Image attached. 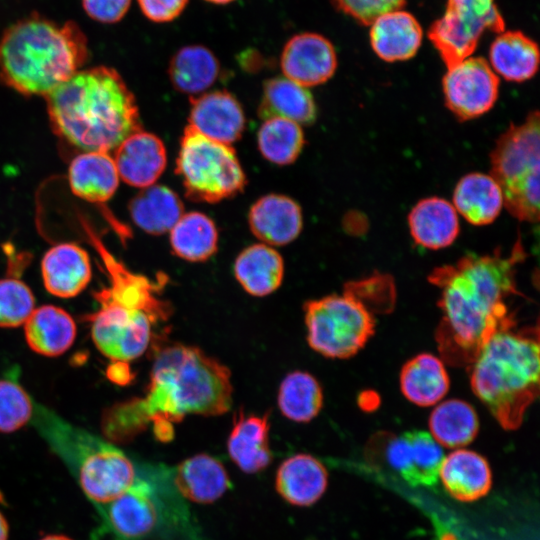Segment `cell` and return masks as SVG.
<instances>
[{
	"instance_id": "cell-1",
	"label": "cell",
	"mask_w": 540,
	"mask_h": 540,
	"mask_svg": "<svg viewBox=\"0 0 540 540\" xmlns=\"http://www.w3.org/2000/svg\"><path fill=\"white\" fill-rule=\"evenodd\" d=\"M525 258L518 238L509 255L500 250L467 254L429 274L428 281L440 291L435 339L444 363L470 367L495 334L516 327L508 301L524 297L517 289L516 271Z\"/></svg>"
},
{
	"instance_id": "cell-2",
	"label": "cell",
	"mask_w": 540,
	"mask_h": 540,
	"mask_svg": "<svg viewBox=\"0 0 540 540\" xmlns=\"http://www.w3.org/2000/svg\"><path fill=\"white\" fill-rule=\"evenodd\" d=\"M53 132L82 152H107L142 130L136 99L113 68L79 70L45 96Z\"/></svg>"
},
{
	"instance_id": "cell-3",
	"label": "cell",
	"mask_w": 540,
	"mask_h": 540,
	"mask_svg": "<svg viewBox=\"0 0 540 540\" xmlns=\"http://www.w3.org/2000/svg\"><path fill=\"white\" fill-rule=\"evenodd\" d=\"M88 58L87 39L73 21L58 25L32 15L8 27L0 39V79L25 96H46Z\"/></svg>"
},
{
	"instance_id": "cell-4",
	"label": "cell",
	"mask_w": 540,
	"mask_h": 540,
	"mask_svg": "<svg viewBox=\"0 0 540 540\" xmlns=\"http://www.w3.org/2000/svg\"><path fill=\"white\" fill-rule=\"evenodd\" d=\"M539 329L498 332L471 368L473 393L505 430L518 429L539 394Z\"/></svg>"
},
{
	"instance_id": "cell-5",
	"label": "cell",
	"mask_w": 540,
	"mask_h": 540,
	"mask_svg": "<svg viewBox=\"0 0 540 540\" xmlns=\"http://www.w3.org/2000/svg\"><path fill=\"white\" fill-rule=\"evenodd\" d=\"M229 369L195 346L180 343L158 351L144 406L150 418L178 422L186 414L218 416L232 406Z\"/></svg>"
},
{
	"instance_id": "cell-6",
	"label": "cell",
	"mask_w": 540,
	"mask_h": 540,
	"mask_svg": "<svg viewBox=\"0 0 540 540\" xmlns=\"http://www.w3.org/2000/svg\"><path fill=\"white\" fill-rule=\"evenodd\" d=\"M387 275L347 283L342 294L308 300L303 306L309 346L324 357L347 359L365 347L375 333L378 301L388 300Z\"/></svg>"
},
{
	"instance_id": "cell-7",
	"label": "cell",
	"mask_w": 540,
	"mask_h": 540,
	"mask_svg": "<svg viewBox=\"0 0 540 540\" xmlns=\"http://www.w3.org/2000/svg\"><path fill=\"white\" fill-rule=\"evenodd\" d=\"M41 414L50 443L75 466L79 486L89 500L105 506L134 483L135 467L122 450L44 411Z\"/></svg>"
},
{
	"instance_id": "cell-8",
	"label": "cell",
	"mask_w": 540,
	"mask_h": 540,
	"mask_svg": "<svg viewBox=\"0 0 540 540\" xmlns=\"http://www.w3.org/2000/svg\"><path fill=\"white\" fill-rule=\"evenodd\" d=\"M537 110L500 135L490 154L491 176L498 183L504 206L517 220H539L540 122Z\"/></svg>"
},
{
	"instance_id": "cell-9",
	"label": "cell",
	"mask_w": 540,
	"mask_h": 540,
	"mask_svg": "<svg viewBox=\"0 0 540 540\" xmlns=\"http://www.w3.org/2000/svg\"><path fill=\"white\" fill-rule=\"evenodd\" d=\"M175 171L186 197L197 202L235 197L247 182L233 147L205 137L190 125L181 137Z\"/></svg>"
},
{
	"instance_id": "cell-10",
	"label": "cell",
	"mask_w": 540,
	"mask_h": 540,
	"mask_svg": "<svg viewBox=\"0 0 540 540\" xmlns=\"http://www.w3.org/2000/svg\"><path fill=\"white\" fill-rule=\"evenodd\" d=\"M504 19L495 0H448L442 17L428 36L447 67L472 55L486 31H504Z\"/></svg>"
},
{
	"instance_id": "cell-11",
	"label": "cell",
	"mask_w": 540,
	"mask_h": 540,
	"mask_svg": "<svg viewBox=\"0 0 540 540\" xmlns=\"http://www.w3.org/2000/svg\"><path fill=\"white\" fill-rule=\"evenodd\" d=\"M90 316L91 335L96 348L112 361L128 362L141 356L151 336V319L143 311L111 301Z\"/></svg>"
},
{
	"instance_id": "cell-12",
	"label": "cell",
	"mask_w": 540,
	"mask_h": 540,
	"mask_svg": "<svg viewBox=\"0 0 540 540\" xmlns=\"http://www.w3.org/2000/svg\"><path fill=\"white\" fill-rule=\"evenodd\" d=\"M445 105L460 121L487 113L499 93V78L481 57H468L447 67L442 82Z\"/></svg>"
},
{
	"instance_id": "cell-13",
	"label": "cell",
	"mask_w": 540,
	"mask_h": 540,
	"mask_svg": "<svg viewBox=\"0 0 540 540\" xmlns=\"http://www.w3.org/2000/svg\"><path fill=\"white\" fill-rule=\"evenodd\" d=\"M384 456L406 482L413 486H434L444 459L441 446L430 433L420 430L399 435H382Z\"/></svg>"
},
{
	"instance_id": "cell-14",
	"label": "cell",
	"mask_w": 540,
	"mask_h": 540,
	"mask_svg": "<svg viewBox=\"0 0 540 540\" xmlns=\"http://www.w3.org/2000/svg\"><path fill=\"white\" fill-rule=\"evenodd\" d=\"M280 67L287 79L307 88L323 84L334 75L337 56L327 38L305 32L286 42L280 56Z\"/></svg>"
},
{
	"instance_id": "cell-15",
	"label": "cell",
	"mask_w": 540,
	"mask_h": 540,
	"mask_svg": "<svg viewBox=\"0 0 540 540\" xmlns=\"http://www.w3.org/2000/svg\"><path fill=\"white\" fill-rule=\"evenodd\" d=\"M105 506L103 524L115 540H140L154 530L159 519L154 490L142 479Z\"/></svg>"
},
{
	"instance_id": "cell-16",
	"label": "cell",
	"mask_w": 540,
	"mask_h": 540,
	"mask_svg": "<svg viewBox=\"0 0 540 540\" xmlns=\"http://www.w3.org/2000/svg\"><path fill=\"white\" fill-rule=\"evenodd\" d=\"M89 235L103 259L111 280V286L98 294L99 302L111 301L143 311L150 317L152 323L166 319L170 308L154 295L156 287L146 277L131 272L115 259L94 234L89 232Z\"/></svg>"
},
{
	"instance_id": "cell-17",
	"label": "cell",
	"mask_w": 540,
	"mask_h": 540,
	"mask_svg": "<svg viewBox=\"0 0 540 540\" xmlns=\"http://www.w3.org/2000/svg\"><path fill=\"white\" fill-rule=\"evenodd\" d=\"M189 124L205 137L230 145L245 129V115L239 101L229 92L218 90L191 97Z\"/></svg>"
},
{
	"instance_id": "cell-18",
	"label": "cell",
	"mask_w": 540,
	"mask_h": 540,
	"mask_svg": "<svg viewBox=\"0 0 540 540\" xmlns=\"http://www.w3.org/2000/svg\"><path fill=\"white\" fill-rule=\"evenodd\" d=\"M113 159L119 178L143 189L154 185L161 176L167 164V153L158 136L139 130L117 146Z\"/></svg>"
},
{
	"instance_id": "cell-19",
	"label": "cell",
	"mask_w": 540,
	"mask_h": 540,
	"mask_svg": "<svg viewBox=\"0 0 540 540\" xmlns=\"http://www.w3.org/2000/svg\"><path fill=\"white\" fill-rule=\"evenodd\" d=\"M41 275L50 294L60 298L75 297L92 278L90 257L77 244H56L46 251L41 260Z\"/></svg>"
},
{
	"instance_id": "cell-20",
	"label": "cell",
	"mask_w": 540,
	"mask_h": 540,
	"mask_svg": "<svg viewBox=\"0 0 540 540\" xmlns=\"http://www.w3.org/2000/svg\"><path fill=\"white\" fill-rule=\"evenodd\" d=\"M248 223L251 232L263 243L282 246L300 234L302 210L296 201L285 195L268 194L251 206Z\"/></svg>"
},
{
	"instance_id": "cell-21",
	"label": "cell",
	"mask_w": 540,
	"mask_h": 540,
	"mask_svg": "<svg viewBox=\"0 0 540 540\" xmlns=\"http://www.w3.org/2000/svg\"><path fill=\"white\" fill-rule=\"evenodd\" d=\"M327 485L325 466L310 454L298 453L288 457L276 472L277 493L294 506H311L322 497Z\"/></svg>"
},
{
	"instance_id": "cell-22",
	"label": "cell",
	"mask_w": 540,
	"mask_h": 540,
	"mask_svg": "<svg viewBox=\"0 0 540 540\" xmlns=\"http://www.w3.org/2000/svg\"><path fill=\"white\" fill-rule=\"evenodd\" d=\"M370 26L371 47L386 62L411 59L421 46V25L412 14L401 9L378 16Z\"/></svg>"
},
{
	"instance_id": "cell-23",
	"label": "cell",
	"mask_w": 540,
	"mask_h": 540,
	"mask_svg": "<svg viewBox=\"0 0 540 540\" xmlns=\"http://www.w3.org/2000/svg\"><path fill=\"white\" fill-rule=\"evenodd\" d=\"M227 450L232 461L243 472L253 474L264 470L272 461L269 414L246 415L243 411L235 414Z\"/></svg>"
},
{
	"instance_id": "cell-24",
	"label": "cell",
	"mask_w": 540,
	"mask_h": 540,
	"mask_svg": "<svg viewBox=\"0 0 540 540\" xmlns=\"http://www.w3.org/2000/svg\"><path fill=\"white\" fill-rule=\"evenodd\" d=\"M408 225L414 242L431 250L450 246L460 231L454 206L436 196L420 200L411 209Z\"/></svg>"
},
{
	"instance_id": "cell-25",
	"label": "cell",
	"mask_w": 540,
	"mask_h": 540,
	"mask_svg": "<svg viewBox=\"0 0 540 540\" xmlns=\"http://www.w3.org/2000/svg\"><path fill=\"white\" fill-rule=\"evenodd\" d=\"M439 477L454 499L472 502L484 497L492 485L487 460L477 452L458 449L444 457Z\"/></svg>"
},
{
	"instance_id": "cell-26",
	"label": "cell",
	"mask_w": 540,
	"mask_h": 540,
	"mask_svg": "<svg viewBox=\"0 0 540 540\" xmlns=\"http://www.w3.org/2000/svg\"><path fill=\"white\" fill-rule=\"evenodd\" d=\"M174 483L183 497L200 504L218 500L231 487L224 465L206 453L182 461L175 469Z\"/></svg>"
},
{
	"instance_id": "cell-27",
	"label": "cell",
	"mask_w": 540,
	"mask_h": 540,
	"mask_svg": "<svg viewBox=\"0 0 540 540\" xmlns=\"http://www.w3.org/2000/svg\"><path fill=\"white\" fill-rule=\"evenodd\" d=\"M114 159L107 152H82L68 168L69 186L74 195L93 203L109 200L119 185Z\"/></svg>"
},
{
	"instance_id": "cell-28",
	"label": "cell",
	"mask_w": 540,
	"mask_h": 540,
	"mask_svg": "<svg viewBox=\"0 0 540 540\" xmlns=\"http://www.w3.org/2000/svg\"><path fill=\"white\" fill-rule=\"evenodd\" d=\"M25 340L35 353L56 357L74 343L77 327L72 316L63 308L43 305L33 310L24 323Z\"/></svg>"
},
{
	"instance_id": "cell-29",
	"label": "cell",
	"mask_w": 540,
	"mask_h": 540,
	"mask_svg": "<svg viewBox=\"0 0 540 540\" xmlns=\"http://www.w3.org/2000/svg\"><path fill=\"white\" fill-rule=\"evenodd\" d=\"M400 389L415 405L437 404L448 392L450 378L441 358L421 353L409 359L400 371Z\"/></svg>"
},
{
	"instance_id": "cell-30",
	"label": "cell",
	"mask_w": 540,
	"mask_h": 540,
	"mask_svg": "<svg viewBox=\"0 0 540 540\" xmlns=\"http://www.w3.org/2000/svg\"><path fill=\"white\" fill-rule=\"evenodd\" d=\"M452 205L469 223L483 226L498 217L504 200L498 183L491 175L473 172L456 184Z\"/></svg>"
},
{
	"instance_id": "cell-31",
	"label": "cell",
	"mask_w": 540,
	"mask_h": 540,
	"mask_svg": "<svg viewBox=\"0 0 540 540\" xmlns=\"http://www.w3.org/2000/svg\"><path fill=\"white\" fill-rule=\"evenodd\" d=\"M258 116L263 120L280 117L308 125L315 122L317 108L306 87L286 77H275L263 84Z\"/></svg>"
},
{
	"instance_id": "cell-32",
	"label": "cell",
	"mask_w": 540,
	"mask_h": 540,
	"mask_svg": "<svg viewBox=\"0 0 540 540\" xmlns=\"http://www.w3.org/2000/svg\"><path fill=\"white\" fill-rule=\"evenodd\" d=\"M234 274L248 294L263 297L281 285L284 277L283 258L266 244H254L246 247L236 257Z\"/></svg>"
},
{
	"instance_id": "cell-33",
	"label": "cell",
	"mask_w": 540,
	"mask_h": 540,
	"mask_svg": "<svg viewBox=\"0 0 540 540\" xmlns=\"http://www.w3.org/2000/svg\"><path fill=\"white\" fill-rule=\"evenodd\" d=\"M489 60L497 76L520 83L537 72L539 49L536 42L522 32L503 31L490 46Z\"/></svg>"
},
{
	"instance_id": "cell-34",
	"label": "cell",
	"mask_w": 540,
	"mask_h": 540,
	"mask_svg": "<svg viewBox=\"0 0 540 540\" xmlns=\"http://www.w3.org/2000/svg\"><path fill=\"white\" fill-rule=\"evenodd\" d=\"M132 221L151 235L170 231L184 214L179 196L164 185L143 188L128 205Z\"/></svg>"
},
{
	"instance_id": "cell-35",
	"label": "cell",
	"mask_w": 540,
	"mask_h": 540,
	"mask_svg": "<svg viewBox=\"0 0 540 540\" xmlns=\"http://www.w3.org/2000/svg\"><path fill=\"white\" fill-rule=\"evenodd\" d=\"M220 72L218 59L202 45L180 48L171 58L168 76L175 90L197 95L217 80Z\"/></svg>"
},
{
	"instance_id": "cell-36",
	"label": "cell",
	"mask_w": 540,
	"mask_h": 540,
	"mask_svg": "<svg viewBox=\"0 0 540 540\" xmlns=\"http://www.w3.org/2000/svg\"><path fill=\"white\" fill-rule=\"evenodd\" d=\"M430 435L447 448H459L471 443L478 434L479 419L466 401L449 399L438 404L429 417Z\"/></svg>"
},
{
	"instance_id": "cell-37",
	"label": "cell",
	"mask_w": 540,
	"mask_h": 540,
	"mask_svg": "<svg viewBox=\"0 0 540 540\" xmlns=\"http://www.w3.org/2000/svg\"><path fill=\"white\" fill-rule=\"evenodd\" d=\"M170 246L179 258L203 262L217 251L218 231L207 215L192 211L183 214L170 230Z\"/></svg>"
},
{
	"instance_id": "cell-38",
	"label": "cell",
	"mask_w": 540,
	"mask_h": 540,
	"mask_svg": "<svg viewBox=\"0 0 540 540\" xmlns=\"http://www.w3.org/2000/svg\"><path fill=\"white\" fill-rule=\"evenodd\" d=\"M277 402L287 419L306 423L314 419L323 406L322 387L310 373L293 371L282 380Z\"/></svg>"
},
{
	"instance_id": "cell-39",
	"label": "cell",
	"mask_w": 540,
	"mask_h": 540,
	"mask_svg": "<svg viewBox=\"0 0 540 540\" xmlns=\"http://www.w3.org/2000/svg\"><path fill=\"white\" fill-rule=\"evenodd\" d=\"M262 156L277 165L292 164L300 155L305 139L299 124L280 117L264 120L257 133Z\"/></svg>"
},
{
	"instance_id": "cell-40",
	"label": "cell",
	"mask_w": 540,
	"mask_h": 540,
	"mask_svg": "<svg viewBox=\"0 0 540 540\" xmlns=\"http://www.w3.org/2000/svg\"><path fill=\"white\" fill-rule=\"evenodd\" d=\"M35 309L32 290L20 279H0V327L14 328L26 322Z\"/></svg>"
},
{
	"instance_id": "cell-41",
	"label": "cell",
	"mask_w": 540,
	"mask_h": 540,
	"mask_svg": "<svg viewBox=\"0 0 540 540\" xmlns=\"http://www.w3.org/2000/svg\"><path fill=\"white\" fill-rule=\"evenodd\" d=\"M31 397L17 382L0 380V432L12 433L24 427L33 417Z\"/></svg>"
},
{
	"instance_id": "cell-42",
	"label": "cell",
	"mask_w": 540,
	"mask_h": 540,
	"mask_svg": "<svg viewBox=\"0 0 540 540\" xmlns=\"http://www.w3.org/2000/svg\"><path fill=\"white\" fill-rule=\"evenodd\" d=\"M149 421L142 399L115 406L104 421V431L109 437L124 441L139 433Z\"/></svg>"
},
{
	"instance_id": "cell-43",
	"label": "cell",
	"mask_w": 540,
	"mask_h": 540,
	"mask_svg": "<svg viewBox=\"0 0 540 540\" xmlns=\"http://www.w3.org/2000/svg\"><path fill=\"white\" fill-rule=\"evenodd\" d=\"M406 0H333L346 15L363 25H370L378 16L401 9Z\"/></svg>"
},
{
	"instance_id": "cell-44",
	"label": "cell",
	"mask_w": 540,
	"mask_h": 540,
	"mask_svg": "<svg viewBox=\"0 0 540 540\" xmlns=\"http://www.w3.org/2000/svg\"><path fill=\"white\" fill-rule=\"evenodd\" d=\"M131 0H82L87 15L102 23H116L127 13Z\"/></svg>"
},
{
	"instance_id": "cell-45",
	"label": "cell",
	"mask_w": 540,
	"mask_h": 540,
	"mask_svg": "<svg viewBox=\"0 0 540 540\" xmlns=\"http://www.w3.org/2000/svg\"><path fill=\"white\" fill-rule=\"evenodd\" d=\"M142 13L156 23L176 19L185 9L188 0H137Z\"/></svg>"
},
{
	"instance_id": "cell-46",
	"label": "cell",
	"mask_w": 540,
	"mask_h": 540,
	"mask_svg": "<svg viewBox=\"0 0 540 540\" xmlns=\"http://www.w3.org/2000/svg\"><path fill=\"white\" fill-rule=\"evenodd\" d=\"M107 377L118 385H126L132 380V373L127 362L113 361L107 367Z\"/></svg>"
},
{
	"instance_id": "cell-47",
	"label": "cell",
	"mask_w": 540,
	"mask_h": 540,
	"mask_svg": "<svg viewBox=\"0 0 540 540\" xmlns=\"http://www.w3.org/2000/svg\"><path fill=\"white\" fill-rule=\"evenodd\" d=\"M8 538L9 524L4 514L0 511V540H8Z\"/></svg>"
},
{
	"instance_id": "cell-48",
	"label": "cell",
	"mask_w": 540,
	"mask_h": 540,
	"mask_svg": "<svg viewBox=\"0 0 540 540\" xmlns=\"http://www.w3.org/2000/svg\"><path fill=\"white\" fill-rule=\"evenodd\" d=\"M39 540H73V539L64 534H48Z\"/></svg>"
},
{
	"instance_id": "cell-49",
	"label": "cell",
	"mask_w": 540,
	"mask_h": 540,
	"mask_svg": "<svg viewBox=\"0 0 540 540\" xmlns=\"http://www.w3.org/2000/svg\"><path fill=\"white\" fill-rule=\"evenodd\" d=\"M209 3H213V4H228L234 0H205Z\"/></svg>"
}]
</instances>
